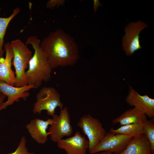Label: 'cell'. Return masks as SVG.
<instances>
[{
	"mask_svg": "<svg viewBox=\"0 0 154 154\" xmlns=\"http://www.w3.org/2000/svg\"><path fill=\"white\" fill-rule=\"evenodd\" d=\"M125 100L131 106L140 110L149 118L154 117V99L147 95H141L131 86Z\"/></svg>",
	"mask_w": 154,
	"mask_h": 154,
	"instance_id": "obj_10",
	"label": "cell"
},
{
	"mask_svg": "<svg viewBox=\"0 0 154 154\" xmlns=\"http://www.w3.org/2000/svg\"><path fill=\"white\" fill-rule=\"evenodd\" d=\"M52 118L54 122L50 127L48 132L50 133V138L52 141L57 143L64 137L72 135L73 128L67 107L63 108L59 115L55 114Z\"/></svg>",
	"mask_w": 154,
	"mask_h": 154,
	"instance_id": "obj_7",
	"label": "cell"
},
{
	"mask_svg": "<svg viewBox=\"0 0 154 154\" xmlns=\"http://www.w3.org/2000/svg\"><path fill=\"white\" fill-rule=\"evenodd\" d=\"M118 154H153L150 143L145 134L133 137L125 149Z\"/></svg>",
	"mask_w": 154,
	"mask_h": 154,
	"instance_id": "obj_13",
	"label": "cell"
},
{
	"mask_svg": "<svg viewBox=\"0 0 154 154\" xmlns=\"http://www.w3.org/2000/svg\"><path fill=\"white\" fill-rule=\"evenodd\" d=\"M53 122L52 118L44 120L37 118L31 120L25 127L33 139L37 143L43 144L47 141L48 136L50 134L46 129L48 125Z\"/></svg>",
	"mask_w": 154,
	"mask_h": 154,
	"instance_id": "obj_12",
	"label": "cell"
},
{
	"mask_svg": "<svg viewBox=\"0 0 154 154\" xmlns=\"http://www.w3.org/2000/svg\"><path fill=\"white\" fill-rule=\"evenodd\" d=\"M37 88L33 85H28L21 87L15 86L0 80V92L4 94L7 99L6 102H3L2 110L5 109L15 102H18L19 98H22L26 101L30 95L28 91L31 89Z\"/></svg>",
	"mask_w": 154,
	"mask_h": 154,
	"instance_id": "obj_9",
	"label": "cell"
},
{
	"mask_svg": "<svg viewBox=\"0 0 154 154\" xmlns=\"http://www.w3.org/2000/svg\"><path fill=\"white\" fill-rule=\"evenodd\" d=\"M41 41L35 35L29 37L26 45H31L34 52L29 63L25 75L28 85H33L36 88L40 86L43 82H46L51 78L52 69L40 46Z\"/></svg>",
	"mask_w": 154,
	"mask_h": 154,
	"instance_id": "obj_2",
	"label": "cell"
},
{
	"mask_svg": "<svg viewBox=\"0 0 154 154\" xmlns=\"http://www.w3.org/2000/svg\"><path fill=\"white\" fill-rule=\"evenodd\" d=\"M145 114L139 109L133 108L128 110L112 121L115 125L121 126L133 123H143L147 119Z\"/></svg>",
	"mask_w": 154,
	"mask_h": 154,
	"instance_id": "obj_14",
	"label": "cell"
},
{
	"mask_svg": "<svg viewBox=\"0 0 154 154\" xmlns=\"http://www.w3.org/2000/svg\"><path fill=\"white\" fill-rule=\"evenodd\" d=\"M77 125L88 137L89 152L100 143L106 133L100 120L90 114L82 117L77 123Z\"/></svg>",
	"mask_w": 154,
	"mask_h": 154,
	"instance_id": "obj_5",
	"label": "cell"
},
{
	"mask_svg": "<svg viewBox=\"0 0 154 154\" xmlns=\"http://www.w3.org/2000/svg\"><path fill=\"white\" fill-rule=\"evenodd\" d=\"M12 61L5 58L0 57V80L14 86L15 74L11 68Z\"/></svg>",
	"mask_w": 154,
	"mask_h": 154,
	"instance_id": "obj_15",
	"label": "cell"
},
{
	"mask_svg": "<svg viewBox=\"0 0 154 154\" xmlns=\"http://www.w3.org/2000/svg\"><path fill=\"white\" fill-rule=\"evenodd\" d=\"M10 43L14 55L12 64L15 70L14 86L21 87L27 86L28 84L25 70L28 68L32 56V52L27 45L19 39L13 40Z\"/></svg>",
	"mask_w": 154,
	"mask_h": 154,
	"instance_id": "obj_3",
	"label": "cell"
},
{
	"mask_svg": "<svg viewBox=\"0 0 154 154\" xmlns=\"http://www.w3.org/2000/svg\"><path fill=\"white\" fill-rule=\"evenodd\" d=\"M143 123H133L121 125L117 129L111 128L109 131L114 134H121L133 137L143 134Z\"/></svg>",
	"mask_w": 154,
	"mask_h": 154,
	"instance_id": "obj_16",
	"label": "cell"
},
{
	"mask_svg": "<svg viewBox=\"0 0 154 154\" xmlns=\"http://www.w3.org/2000/svg\"><path fill=\"white\" fill-rule=\"evenodd\" d=\"M20 11L19 7L15 9L12 14L7 17H0V57H3L4 52L3 49L4 45V38L8 25L11 21L18 14Z\"/></svg>",
	"mask_w": 154,
	"mask_h": 154,
	"instance_id": "obj_17",
	"label": "cell"
},
{
	"mask_svg": "<svg viewBox=\"0 0 154 154\" xmlns=\"http://www.w3.org/2000/svg\"><path fill=\"white\" fill-rule=\"evenodd\" d=\"M132 137L121 134L106 132L100 143L89 152L92 154L108 151L114 154H118L126 148Z\"/></svg>",
	"mask_w": 154,
	"mask_h": 154,
	"instance_id": "obj_6",
	"label": "cell"
},
{
	"mask_svg": "<svg viewBox=\"0 0 154 154\" xmlns=\"http://www.w3.org/2000/svg\"><path fill=\"white\" fill-rule=\"evenodd\" d=\"M100 3L99 1L98 0L94 1V11L95 12L98 8L100 5Z\"/></svg>",
	"mask_w": 154,
	"mask_h": 154,
	"instance_id": "obj_22",
	"label": "cell"
},
{
	"mask_svg": "<svg viewBox=\"0 0 154 154\" xmlns=\"http://www.w3.org/2000/svg\"><path fill=\"white\" fill-rule=\"evenodd\" d=\"M6 96L4 94L0 92V112L2 110V107L3 104L4 102V101Z\"/></svg>",
	"mask_w": 154,
	"mask_h": 154,
	"instance_id": "obj_21",
	"label": "cell"
},
{
	"mask_svg": "<svg viewBox=\"0 0 154 154\" xmlns=\"http://www.w3.org/2000/svg\"><path fill=\"white\" fill-rule=\"evenodd\" d=\"M57 145L66 154H86L89 147L88 140L79 131L76 132L72 136L60 140Z\"/></svg>",
	"mask_w": 154,
	"mask_h": 154,
	"instance_id": "obj_11",
	"label": "cell"
},
{
	"mask_svg": "<svg viewBox=\"0 0 154 154\" xmlns=\"http://www.w3.org/2000/svg\"><path fill=\"white\" fill-rule=\"evenodd\" d=\"M40 46L52 69L73 66L79 57L74 39L61 29L50 33L41 41Z\"/></svg>",
	"mask_w": 154,
	"mask_h": 154,
	"instance_id": "obj_1",
	"label": "cell"
},
{
	"mask_svg": "<svg viewBox=\"0 0 154 154\" xmlns=\"http://www.w3.org/2000/svg\"><path fill=\"white\" fill-rule=\"evenodd\" d=\"M148 25L141 21L136 23L131 22L125 27V35L122 39L123 50L127 56H131L136 51L141 49L139 34Z\"/></svg>",
	"mask_w": 154,
	"mask_h": 154,
	"instance_id": "obj_8",
	"label": "cell"
},
{
	"mask_svg": "<svg viewBox=\"0 0 154 154\" xmlns=\"http://www.w3.org/2000/svg\"><path fill=\"white\" fill-rule=\"evenodd\" d=\"M64 0H50L48 1L46 4L47 8L53 9L63 6L65 3Z\"/></svg>",
	"mask_w": 154,
	"mask_h": 154,
	"instance_id": "obj_20",
	"label": "cell"
},
{
	"mask_svg": "<svg viewBox=\"0 0 154 154\" xmlns=\"http://www.w3.org/2000/svg\"><path fill=\"white\" fill-rule=\"evenodd\" d=\"M26 142L25 137H22L15 151L8 154H35L34 152H29L28 149L26 146Z\"/></svg>",
	"mask_w": 154,
	"mask_h": 154,
	"instance_id": "obj_19",
	"label": "cell"
},
{
	"mask_svg": "<svg viewBox=\"0 0 154 154\" xmlns=\"http://www.w3.org/2000/svg\"><path fill=\"white\" fill-rule=\"evenodd\" d=\"M112 153L108 151H101L95 153V154H112Z\"/></svg>",
	"mask_w": 154,
	"mask_h": 154,
	"instance_id": "obj_23",
	"label": "cell"
},
{
	"mask_svg": "<svg viewBox=\"0 0 154 154\" xmlns=\"http://www.w3.org/2000/svg\"><path fill=\"white\" fill-rule=\"evenodd\" d=\"M143 131L148 140L153 154H154V124L146 119L143 123Z\"/></svg>",
	"mask_w": 154,
	"mask_h": 154,
	"instance_id": "obj_18",
	"label": "cell"
},
{
	"mask_svg": "<svg viewBox=\"0 0 154 154\" xmlns=\"http://www.w3.org/2000/svg\"><path fill=\"white\" fill-rule=\"evenodd\" d=\"M60 97L54 88L46 86L42 88L36 95L37 100L34 104L33 112L40 114L42 110H46L48 115L52 116L55 114L57 107H60L61 110L63 108Z\"/></svg>",
	"mask_w": 154,
	"mask_h": 154,
	"instance_id": "obj_4",
	"label": "cell"
}]
</instances>
